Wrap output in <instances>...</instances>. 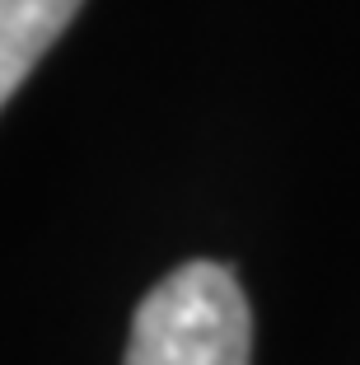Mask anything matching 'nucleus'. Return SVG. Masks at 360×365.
<instances>
[{"instance_id":"nucleus-2","label":"nucleus","mask_w":360,"mask_h":365,"mask_svg":"<svg viewBox=\"0 0 360 365\" xmlns=\"http://www.w3.org/2000/svg\"><path fill=\"white\" fill-rule=\"evenodd\" d=\"M85 0H0V108L47 56Z\"/></svg>"},{"instance_id":"nucleus-1","label":"nucleus","mask_w":360,"mask_h":365,"mask_svg":"<svg viewBox=\"0 0 360 365\" xmlns=\"http://www.w3.org/2000/svg\"><path fill=\"white\" fill-rule=\"evenodd\" d=\"M253 314L220 262H182L140 300L122 365H248Z\"/></svg>"}]
</instances>
